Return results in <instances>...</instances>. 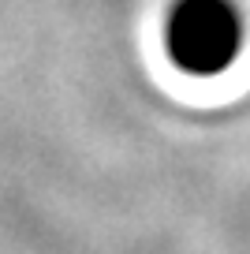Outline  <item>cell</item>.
Here are the masks:
<instances>
[{
    "label": "cell",
    "instance_id": "6da1fadb",
    "mask_svg": "<svg viewBox=\"0 0 250 254\" xmlns=\"http://www.w3.org/2000/svg\"><path fill=\"white\" fill-rule=\"evenodd\" d=\"M247 23L235 0H172L164 15V53L176 71L213 79L243 53Z\"/></svg>",
    "mask_w": 250,
    "mask_h": 254
}]
</instances>
